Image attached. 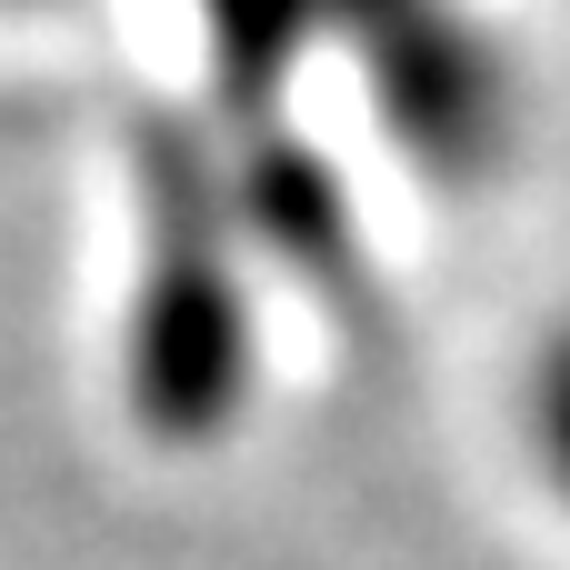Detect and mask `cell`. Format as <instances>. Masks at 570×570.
I'll return each mask as SVG.
<instances>
[{
	"label": "cell",
	"mask_w": 570,
	"mask_h": 570,
	"mask_svg": "<svg viewBox=\"0 0 570 570\" xmlns=\"http://www.w3.org/2000/svg\"><path fill=\"white\" fill-rule=\"evenodd\" d=\"M531 461H541V481L570 501V321L541 341V361H531Z\"/></svg>",
	"instance_id": "1"
}]
</instances>
